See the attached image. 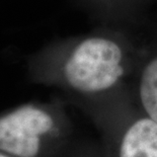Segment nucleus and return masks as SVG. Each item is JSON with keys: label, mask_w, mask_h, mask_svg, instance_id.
Wrapping results in <instances>:
<instances>
[{"label": "nucleus", "mask_w": 157, "mask_h": 157, "mask_svg": "<svg viewBox=\"0 0 157 157\" xmlns=\"http://www.w3.org/2000/svg\"><path fill=\"white\" fill-rule=\"evenodd\" d=\"M128 54L121 43L106 36H89L46 47L29 61L36 81L79 94L113 88L125 76Z\"/></svg>", "instance_id": "obj_1"}, {"label": "nucleus", "mask_w": 157, "mask_h": 157, "mask_svg": "<svg viewBox=\"0 0 157 157\" xmlns=\"http://www.w3.org/2000/svg\"><path fill=\"white\" fill-rule=\"evenodd\" d=\"M67 133V120L56 103H25L0 113V151L13 157H44Z\"/></svg>", "instance_id": "obj_2"}, {"label": "nucleus", "mask_w": 157, "mask_h": 157, "mask_svg": "<svg viewBox=\"0 0 157 157\" xmlns=\"http://www.w3.org/2000/svg\"><path fill=\"white\" fill-rule=\"evenodd\" d=\"M139 98L146 116L157 123V55L145 63L141 71Z\"/></svg>", "instance_id": "obj_4"}, {"label": "nucleus", "mask_w": 157, "mask_h": 157, "mask_svg": "<svg viewBox=\"0 0 157 157\" xmlns=\"http://www.w3.org/2000/svg\"><path fill=\"white\" fill-rule=\"evenodd\" d=\"M119 157H157V123L147 116L133 122L122 137Z\"/></svg>", "instance_id": "obj_3"}, {"label": "nucleus", "mask_w": 157, "mask_h": 157, "mask_svg": "<svg viewBox=\"0 0 157 157\" xmlns=\"http://www.w3.org/2000/svg\"><path fill=\"white\" fill-rule=\"evenodd\" d=\"M0 157H13V156L9 155V154H7V153H5V152L0 151Z\"/></svg>", "instance_id": "obj_5"}]
</instances>
